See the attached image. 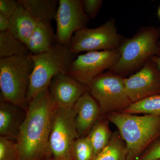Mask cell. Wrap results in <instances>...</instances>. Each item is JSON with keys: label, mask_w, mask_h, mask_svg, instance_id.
Returning <instances> with one entry per match:
<instances>
[{"label": "cell", "mask_w": 160, "mask_h": 160, "mask_svg": "<svg viewBox=\"0 0 160 160\" xmlns=\"http://www.w3.org/2000/svg\"><path fill=\"white\" fill-rule=\"evenodd\" d=\"M58 107L49 88L28 103L16 140L19 160H49L50 134Z\"/></svg>", "instance_id": "1"}, {"label": "cell", "mask_w": 160, "mask_h": 160, "mask_svg": "<svg viewBox=\"0 0 160 160\" xmlns=\"http://www.w3.org/2000/svg\"><path fill=\"white\" fill-rule=\"evenodd\" d=\"M118 128L127 149V160H137L160 139V116L114 112L106 115Z\"/></svg>", "instance_id": "2"}, {"label": "cell", "mask_w": 160, "mask_h": 160, "mask_svg": "<svg viewBox=\"0 0 160 160\" xmlns=\"http://www.w3.org/2000/svg\"><path fill=\"white\" fill-rule=\"evenodd\" d=\"M33 63L30 56L0 58L1 97L26 110Z\"/></svg>", "instance_id": "3"}, {"label": "cell", "mask_w": 160, "mask_h": 160, "mask_svg": "<svg viewBox=\"0 0 160 160\" xmlns=\"http://www.w3.org/2000/svg\"><path fill=\"white\" fill-rule=\"evenodd\" d=\"M76 56L69 47L58 43L49 51L30 55L34 66L27 93L28 104L39 93L49 88L56 76L68 73L69 66Z\"/></svg>", "instance_id": "4"}, {"label": "cell", "mask_w": 160, "mask_h": 160, "mask_svg": "<svg viewBox=\"0 0 160 160\" xmlns=\"http://www.w3.org/2000/svg\"><path fill=\"white\" fill-rule=\"evenodd\" d=\"M160 30L148 28L141 30L134 37L122 42L118 49L120 58L110 69L111 72L119 75L133 71L154 56H160L158 39Z\"/></svg>", "instance_id": "5"}, {"label": "cell", "mask_w": 160, "mask_h": 160, "mask_svg": "<svg viewBox=\"0 0 160 160\" xmlns=\"http://www.w3.org/2000/svg\"><path fill=\"white\" fill-rule=\"evenodd\" d=\"M88 89L98 104L102 115L122 112L132 103L126 93L124 78L112 72L100 75Z\"/></svg>", "instance_id": "6"}, {"label": "cell", "mask_w": 160, "mask_h": 160, "mask_svg": "<svg viewBox=\"0 0 160 160\" xmlns=\"http://www.w3.org/2000/svg\"><path fill=\"white\" fill-rule=\"evenodd\" d=\"M78 138L74 108H58L49 139L53 159L75 160L73 147Z\"/></svg>", "instance_id": "7"}, {"label": "cell", "mask_w": 160, "mask_h": 160, "mask_svg": "<svg viewBox=\"0 0 160 160\" xmlns=\"http://www.w3.org/2000/svg\"><path fill=\"white\" fill-rule=\"evenodd\" d=\"M122 42L114 20L94 29L84 28L76 32L69 48L77 55L81 52L118 50Z\"/></svg>", "instance_id": "8"}, {"label": "cell", "mask_w": 160, "mask_h": 160, "mask_svg": "<svg viewBox=\"0 0 160 160\" xmlns=\"http://www.w3.org/2000/svg\"><path fill=\"white\" fill-rule=\"evenodd\" d=\"M120 58L118 50L89 52L76 56L72 62L68 74L86 86L110 69L118 62Z\"/></svg>", "instance_id": "9"}, {"label": "cell", "mask_w": 160, "mask_h": 160, "mask_svg": "<svg viewBox=\"0 0 160 160\" xmlns=\"http://www.w3.org/2000/svg\"><path fill=\"white\" fill-rule=\"evenodd\" d=\"M89 19L81 0H59L55 19L57 43L69 47L73 35L86 28Z\"/></svg>", "instance_id": "10"}, {"label": "cell", "mask_w": 160, "mask_h": 160, "mask_svg": "<svg viewBox=\"0 0 160 160\" xmlns=\"http://www.w3.org/2000/svg\"><path fill=\"white\" fill-rule=\"evenodd\" d=\"M126 93L131 103L160 94V71L152 61H147L139 71L124 78Z\"/></svg>", "instance_id": "11"}, {"label": "cell", "mask_w": 160, "mask_h": 160, "mask_svg": "<svg viewBox=\"0 0 160 160\" xmlns=\"http://www.w3.org/2000/svg\"><path fill=\"white\" fill-rule=\"evenodd\" d=\"M49 89L52 98L59 108H71L83 93L88 91V86L83 85L68 73L56 76Z\"/></svg>", "instance_id": "12"}, {"label": "cell", "mask_w": 160, "mask_h": 160, "mask_svg": "<svg viewBox=\"0 0 160 160\" xmlns=\"http://www.w3.org/2000/svg\"><path fill=\"white\" fill-rule=\"evenodd\" d=\"M73 108L79 138L85 137L102 115L99 106L88 90L79 98Z\"/></svg>", "instance_id": "13"}, {"label": "cell", "mask_w": 160, "mask_h": 160, "mask_svg": "<svg viewBox=\"0 0 160 160\" xmlns=\"http://www.w3.org/2000/svg\"><path fill=\"white\" fill-rule=\"evenodd\" d=\"M0 135L15 141L26 114V110L1 97Z\"/></svg>", "instance_id": "14"}, {"label": "cell", "mask_w": 160, "mask_h": 160, "mask_svg": "<svg viewBox=\"0 0 160 160\" xmlns=\"http://www.w3.org/2000/svg\"><path fill=\"white\" fill-rule=\"evenodd\" d=\"M38 23V22L20 4L14 14L10 18L9 31L15 38L26 45Z\"/></svg>", "instance_id": "15"}, {"label": "cell", "mask_w": 160, "mask_h": 160, "mask_svg": "<svg viewBox=\"0 0 160 160\" xmlns=\"http://www.w3.org/2000/svg\"><path fill=\"white\" fill-rule=\"evenodd\" d=\"M57 43L51 22H40L26 46L32 55L49 51Z\"/></svg>", "instance_id": "16"}, {"label": "cell", "mask_w": 160, "mask_h": 160, "mask_svg": "<svg viewBox=\"0 0 160 160\" xmlns=\"http://www.w3.org/2000/svg\"><path fill=\"white\" fill-rule=\"evenodd\" d=\"M35 19L40 22L55 20L59 0H18Z\"/></svg>", "instance_id": "17"}, {"label": "cell", "mask_w": 160, "mask_h": 160, "mask_svg": "<svg viewBox=\"0 0 160 160\" xmlns=\"http://www.w3.org/2000/svg\"><path fill=\"white\" fill-rule=\"evenodd\" d=\"M109 122L107 118H100L87 135L93 148L94 157L108 145L111 140L113 133L109 128Z\"/></svg>", "instance_id": "18"}, {"label": "cell", "mask_w": 160, "mask_h": 160, "mask_svg": "<svg viewBox=\"0 0 160 160\" xmlns=\"http://www.w3.org/2000/svg\"><path fill=\"white\" fill-rule=\"evenodd\" d=\"M26 45L8 31L0 32V58L18 56H30Z\"/></svg>", "instance_id": "19"}, {"label": "cell", "mask_w": 160, "mask_h": 160, "mask_svg": "<svg viewBox=\"0 0 160 160\" xmlns=\"http://www.w3.org/2000/svg\"><path fill=\"white\" fill-rule=\"evenodd\" d=\"M92 160H127V149L119 132H115L110 142Z\"/></svg>", "instance_id": "20"}, {"label": "cell", "mask_w": 160, "mask_h": 160, "mask_svg": "<svg viewBox=\"0 0 160 160\" xmlns=\"http://www.w3.org/2000/svg\"><path fill=\"white\" fill-rule=\"evenodd\" d=\"M122 112L132 114L160 116V94L155 95L131 103Z\"/></svg>", "instance_id": "21"}, {"label": "cell", "mask_w": 160, "mask_h": 160, "mask_svg": "<svg viewBox=\"0 0 160 160\" xmlns=\"http://www.w3.org/2000/svg\"><path fill=\"white\" fill-rule=\"evenodd\" d=\"M73 153L75 160H92L93 149L88 136L79 138L75 142Z\"/></svg>", "instance_id": "22"}, {"label": "cell", "mask_w": 160, "mask_h": 160, "mask_svg": "<svg viewBox=\"0 0 160 160\" xmlns=\"http://www.w3.org/2000/svg\"><path fill=\"white\" fill-rule=\"evenodd\" d=\"M0 160H19L16 141L0 137Z\"/></svg>", "instance_id": "23"}, {"label": "cell", "mask_w": 160, "mask_h": 160, "mask_svg": "<svg viewBox=\"0 0 160 160\" xmlns=\"http://www.w3.org/2000/svg\"><path fill=\"white\" fill-rule=\"evenodd\" d=\"M83 9L89 19L96 17L103 1L102 0H84L82 1Z\"/></svg>", "instance_id": "24"}, {"label": "cell", "mask_w": 160, "mask_h": 160, "mask_svg": "<svg viewBox=\"0 0 160 160\" xmlns=\"http://www.w3.org/2000/svg\"><path fill=\"white\" fill-rule=\"evenodd\" d=\"M137 160H160V139L150 146Z\"/></svg>", "instance_id": "25"}, {"label": "cell", "mask_w": 160, "mask_h": 160, "mask_svg": "<svg viewBox=\"0 0 160 160\" xmlns=\"http://www.w3.org/2000/svg\"><path fill=\"white\" fill-rule=\"evenodd\" d=\"M20 4L15 0H0V13L10 18L16 11Z\"/></svg>", "instance_id": "26"}, {"label": "cell", "mask_w": 160, "mask_h": 160, "mask_svg": "<svg viewBox=\"0 0 160 160\" xmlns=\"http://www.w3.org/2000/svg\"><path fill=\"white\" fill-rule=\"evenodd\" d=\"M10 27V18L0 13V32L8 31Z\"/></svg>", "instance_id": "27"}, {"label": "cell", "mask_w": 160, "mask_h": 160, "mask_svg": "<svg viewBox=\"0 0 160 160\" xmlns=\"http://www.w3.org/2000/svg\"><path fill=\"white\" fill-rule=\"evenodd\" d=\"M158 45L160 47V42H158ZM151 60L154 63L158 69L160 71V56H154L151 58Z\"/></svg>", "instance_id": "28"}, {"label": "cell", "mask_w": 160, "mask_h": 160, "mask_svg": "<svg viewBox=\"0 0 160 160\" xmlns=\"http://www.w3.org/2000/svg\"><path fill=\"white\" fill-rule=\"evenodd\" d=\"M158 14L159 17L160 18V6L158 10Z\"/></svg>", "instance_id": "29"}, {"label": "cell", "mask_w": 160, "mask_h": 160, "mask_svg": "<svg viewBox=\"0 0 160 160\" xmlns=\"http://www.w3.org/2000/svg\"><path fill=\"white\" fill-rule=\"evenodd\" d=\"M49 160H54L53 159L51 158V159H50Z\"/></svg>", "instance_id": "30"}]
</instances>
